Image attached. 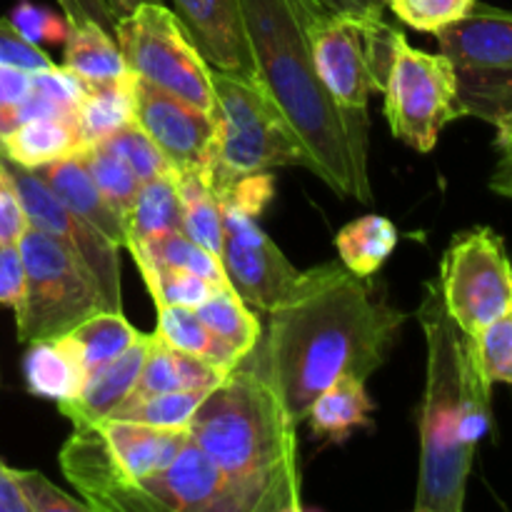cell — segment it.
<instances>
[{"label":"cell","mask_w":512,"mask_h":512,"mask_svg":"<svg viewBox=\"0 0 512 512\" xmlns=\"http://www.w3.org/2000/svg\"><path fill=\"white\" fill-rule=\"evenodd\" d=\"M33 90V73L0 65V108H20Z\"/></svg>","instance_id":"681fc988"},{"label":"cell","mask_w":512,"mask_h":512,"mask_svg":"<svg viewBox=\"0 0 512 512\" xmlns=\"http://www.w3.org/2000/svg\"><path fill=\"white\" fill-rule=\"evenodd\" d=\"M373 400L365 390V380L340 378L323 390L310 405V428L318 438H328L330 443H340L355 428H368Z\"/></svg>","instance_id":"484cf974"},{"label":"cell","mask_w":512,"mask_h":512,"mask_svg":"<svg viewBox=\"0 0 512 512\" xmlns=\"http://www.w3.org/2000/svg\"><path fill=\"white\" fill-rule=\"evenodd\" d=\"M473 343L490 383L512 385V310L493 320Z\"/></svg>","instance_id":"ab89813d"},{"label":"cell","mask_w":512,"mask_h":512,"mask_svg":"<svg viewBox=\"0 0 512 512\" xmlns=\"http://www.w3.org/2000/svg\"><path fill=\"white\" fill-rule=\"evenodd\" d=\"M0 165L8 173L20 203H23L28 225L43 230L58 240L80 268L90 275L105 310L123 313V288H120V255L118 245L110 243L103 233L85 223L83 218L65 208L53 190L35 175V170L23 168L0 153Z\"/></svg>","instance_id":"7c38bea8"},{"label":"cell","mask_w":512,"mask_h":512,"mask_svg":"<svg viewBox=\"0 0 512 512\" xmlns=\"http://www.w3.org/2000/svg\"><path fill=\"white\" fill-rule=\"evenodd\" d=\"M65 338L70 340L78 358L83 360L85 370L90 373L98 365L108 363V360L125 353L130 345H135L143 338V333L135 325H130L123 313L100 310V313L90 315L88 320L75 325Z\"/></svg>","instance_id":"1f68e13d"},{"label":"cell","mask_w":512,"mask_h":512,"mask_svg":"<svg viewBox=\"0 0 512 512\" xmlns=\"http://www.w3.org/2000/svg\"><path fill=\"white\" fill-rule=\"evenodd\" d=\"M403 323V310L375 298L368 278L343 263L300 270L268 313L260 338L268 375L290 418L303 423L335 380H368L388 360Z\"/></svg>","instance_id":"6da1fadb"},{"label":"cell","mask_w":512,"mask_h":512,"mask_svg":"<svg viewBox=\"0 0 512 512\" xmlns=\"http://www.w3.org/2000/svg\"><path fill=\"white\" fill-rule=\"evenodd\" d=\"M173 230H183V200L178 190V173L170 168L140 183L130 213L125 215V248Z\"/></svg>","instance_id":"d4e9b609"},{"label":"cell","mask_w":512,"mask_h":512,"mask_svg":"<svg viewBox=\"0 0 512 512\" xmlns=\"http://www.w3.org/2000/svg\"><path fill=\"white\" fill-rule=\"evenodd\" d=\"M210 390H168V393L125 398L108 418L130 420V423L153 425V428H188L195 410Z\"/></svg>","instance_id":"e575fe53"},{"label":"cell","mask_w":512,"mask_h":512,"mask_svg":"<svg viewBox=\"0 0 512 512\" xmlns=\"http://www.w3.org/2000/svg\"><path fill=\"white\" fill-rule=\"evenodd\" d=\"M0 512H30L18 483H15L13 470L3 460H0Z\"/></svg>","instance_id":"f907efd6"},{"label":"cell","mask_w":512,"mask_h":512,"mask_svg":"<svg viewBox=\"0 0 512 512\" xmlns=\"http://www.w3.org/2000/svg\"><path fill=\"white\" fill-rule=\"evenodd\" d=\"M400 233L393 220L383 215H363L335 235L340 263L360 278H370L383 268L398 248Z\"/></svg>","instance_id":"f1b7e54d"},{"label":"cell","mask_w":512,"mask_h":512,"mask_svg":"<svg viewBox=\"0 0 512 512\" xmlns=\"http://www.w3.org/2000/svg\"><path fill=\"white\" fill-rule=\"evenodd\" d=\"M418 320L428 345V370L420 405V475L415 512H460L475 453L458 438L463 330L445 308L438 278L425 283Z\"/></svg>","instance_id":"277c9868"},{"label":"cell","mask_w":512,"mask_h":512,"mask_svg":"<svg viewBox=\"0 0 512 512\" xmlns=\"http://www.w3.org/2000/svg\"><path fill=\"white\" fill-rule=\"evenodd\" d=\"M85 375L88 370L65 335L28 343V353L23 358V378L28 393L35 398L53 400V403L73 400L83 388Z\"/></svg>","instance_id":"7402d4cb"},{"label":"cell","mask_w":512,"mask_h":512,"mask_svg":"<svg viewBox=\"0 0 512 512\" xmlns=\"http://www.w3.org/2000/svg\"><path fill=\"white\" fill-rule=\"evenodd\" d=\"M145 350H148V335L130 345L125 353L108 363L98 365L85 375V383L73 400L58 403L60 413L73 425H90L108 418L138 383L140 368H143Z\"/></svg>","instance_id":"d6986e66"},{"label":"cell","mask_w":512,"mask_h":512,"mask_svg":"<svg viewBox=\"0 0 512 512\" xmlns=\"http://www.w3.org/2000/svg\"><path fill=\"white\" fill-rule=\"evenodd\" d=\"M238 8L255 75L298 135L310 173L340 198L373 203L368 113L340 108L315 68L308 25L323 5L318 0H238Z\"/></svg>","instance_id":"7a4b0ae2"},{"label":"cell","mask_w":512,"mask_h":512,"mask_svg":"<svg viewBox=\"0 0 512 512\" xmlns=\"http://www.w3.org/2000/svg\"><path fill=\"white\" fill-rule=\"evenodd\" d=\"M490 190L512 200V145H500V160L490 175Z\"/></svg>","instance_id":"f5cc1de1"},{"label":"cell","mask_w":512,"mask_h":512,"mask_svg":"<svg viewBox=\"0 0 512 512\" xmlns=\"http://www.w3.org/2000/svg\"><path fill=\"white\" fill-rule=\"evenodd\" d=\"M133 260L140 268L145 285H148V293L153 298L155 308L158 305H180V308L195 310L220 290L218 285L190 273V270L170 268V265L145 258V255H135Z\"/></svg>","instance_id":"d590c367"},{"label":"cell","mask_w":512,"mask_h":512,"mask_svg":"<svg viewBox=\"0 0 512 512\" xmlns=\"http://www.w3.org/2000/svg\"><path fill=\"white\" fill-rule=\"evenodd\" d=\"M18 248L25 268L23 303L15 310L20 343L68 335L105 310L90 275L58 240L28 225Z\"/></svg>","instance_id":"8992f818"},{"label":"cell","mask_w":512,"mask_h":512,"mask_svg":"<svg viewBox=\"0 0 512 512\" xmlns=\"http://www.w3.org/2000/svg\"><path fill=\"white\" fill-rule=\"evenodd\" d=\"M383 95L393 135L418 153H430L445 125L463 115L458 75L448 55L413 48L400 30L393 35Z\"/></svg>","instance_id":"30bf717a"},{"label":"cell","mask_w":512,"mask_h":512,"mask_svg":"<svg viewBox=\"0 0 512 512\" xmlns=\"http://www.w3.org/2000/svg\"><path fill=\"white\" fill-rule=\"evenodd\" d=\"M60 468L90 510L160 512L140 483L120 468L98 423L73 425L60 450Z\"/></svg>","instance_id":"9a60e30c"},{"label":"cell","mask_w":512,"mask_h":512,"mask_svg":"<svg viewBox=\"0 0 512 512\" xmlns=\"http://www.w3.org/2000/svg\"><path fill=\"white\" fill-rule=\"evenodd\" d=\"M383 18L318 10L308 25L315 68L335 103L365 113L373 90L383 93L393 58V35Z\"/></svg>","instance_id":"9c48e42d"},{"label":"cell","mask_w":512,"mask_h":512,"mask_svg":"<svg viewBox=\"0 0 512 512\" xmlns=\"http://www.w3.org/2000/svg\"><path fill=\"white\" fill-rule=\"evenodd\" d=\"M35 175L53 190V195L65 208H70L78 218L93 225L110 243H115L118 248L128 245L123 218L115 213L113 205L100 193L80 150L68 158L55 160V163L40 165V168H35Z\"/></svg>","instance_id":"ac0fdd59"},{"label":"cell","mask_w":512,"mask_h":512,"mask_svg":"<svg viewBox=\"0 0 512 512\" xmlns=\"http://www.w3.org/2000/svg\"><path fill=\"white\" fill-rule=\"evenodd\" d=\"M130 255H145V258L155 260V263L170 265V268H183L190 273L200 275V278L210 280L218 288H230L228 275H225L223 260L190 240L183 230H173V233H160L148 240L130 245Z\"/></svg>","instance_id":"836d02e7"},{"label":"cell","mask_w":512,"mask_h":512,"mask_svg":"<svg viewBox=\"0 0 512 512\" xmlns=\"http://www.w3.org/2000/svg\"><path fill=\"white\" fill-rule=\"evenodd\" d=\"M143 3H163V0H108L110 10H113L118 18L120 15H128L130 10H135L138 5H143Z\"/></svg>","instance_id":"db71d44e"},{"label":"cell","mask_w":512,"mask_h":512,"mask_svg":"<svg viewBox=\"0 0 512 512\" xmlns=\"http://www.w3.org/2000/svg\"><path fill=\"white\" fill-rule=\"evenodd\" d=\"M330 13H353L365 18H383V10L388 8L385 0H318Z\"/></svg>","instance_id":"816d5d0a"},{"label":"cell","mask_w":512,"mask_h":512,"mask_svg":"<svg viewBox=\"0 0 512 512\" xmlns=\"http://www.w3.org/2000/svg\"><path fill=\"white\" fill-rule=\"evenodd\" d=\"M63 68L85 85L118 83L130 75L115 35L98 23H68Z\"/></svg>","instance_id":"cb8c5ba5"},{"label":"cell","mask_w":512,"mask_h":512,"mask_svg":"<svg viewBox=\"0 0 512 512\" xmlns=\"http://www.w3.org/2000/svg\"><path fill=\"white\" fill-rule=\"evenodd\" d=\"M25 228H28V218H25L23 203H20L5 168L0 165V245L18 243Z\"/></svg>","instance_id":"7dc6e473"},{"label":"cell","mask_w":512,"mask_h":512,"mask_svg":"<svg viewBox=\"0 0 512 512\" xmlns=\"http://www.w3.org/2000/svg\"><path fill=\"white\" fill-rule=\"evenodd\" d=\"M493 383L480 365L478 350L470 335L463 333L460 340V410H458V438L468 450L480 445V440L493 428Z\"/></svg>","instance_id":"4316f807"},{"label":"cell","mask_w":512,"mask_h":512,"mask_svg":"<svg viewBox=\"0 0 512 512\" xmlns=\"http://www.w3.org/2000/svg\"><path fill=\"white\" fill-rule=\"evenodd\" d=\"M33 90L53 105H58L63 113L75 115V108H78L88 85L78 75L70 73L68 68L55 65V68L43 70V73H33Z\"/></svg>","instance_id":"f6af8a7d"},{"label":"cell","mask_w":512,"mask_h":512,"mask_svg":"<svg viewBox=\"0 0 512 512\" xmlns=\"http://www.w3.org/2000/svg\"><path fill=\"white\" fill-rule=\"evenodd\" d=\"M68 23H98L113 33L118 15L110 10L108 0H58Z\"/></svg>","instance_id":"c3c4849f"},{"label":"cell","mask_w":512,"mask_h":512,"mask_svg":"<svg viewBox=\"0 0 512 512\" xmlns=\"http://www.w3.org/2000/svg\"><path fill=\"white\" fill-rule=\"evenodd\" d=\"M175 15L215 70L255 75L238 0H173Z\"/></svg>","instance_id":"e0dca14e"},{"label":"cell","mask_w":512,"mask_h":512,"mask_svg":"<svg viewBox=\"0 0 512 512\" xmlns=\"http://www.w3.org/2000/svg\"><path fill=\"white\" fill-rule=\"evenodd\" d=\"M133 113V73L118 83L88 85L75 108V123H78L83 145L110 138L120 128L135 123Z\"/></svg>","instance_id":"f546056e"},{"label":"cell","mask_w":512,"mask_h":512,"mask_svg":"<svg viewBox=\"0 0 512 512\" xmlns=\"http://www.w3.org/2000/svg\"><path fill=\"white\" fill-rule=\"evenodd\" d=\"M130 73L155 88L213 113V65L203 58L183 20L163 3H143L113 28Z\"/></svg>","instance_id":"52a82bcc"},{"label":"cell","mask_w":512,"mask_h":512,"mask_svg":"<svg viewBox=\"0 0 512 512\" xmlns=\"http://www.w3.org/2000/svg\"><path fill=\"white\" fill-rule=\"evenodd\" d=\"M0 65L25 70V73H43V70L55 68L50 55L40 45L23 38L8 18H0Z\"/></svg>","instance_id":"7bdbcfd3"},{"label":"cell","mask_w":512,"mask_h":512,"mask_svg":"<svg viewBox=\"0 0 512 512\" xmlns=\"http://www.w3.org/2000/svg\"><path fill=\"white\" fill-rule=\"evenodd\" d=\"M440 53L458 75L463 115L498 123L512 110V10L490 8L475 0L458 23L435 33Z\"/></svg>","instance_id":"ba28073f"},{"label":"cell","mask_w":512,"mask_h":512,"mask_svg":"<svg viewBox=\"0 0 512 512\" xmlns=\"http://www.w3.org/2000/svg\"><path fill=\"white\" fill-rule=\"evenodd\" d=\"M158 328L155 335L165 340L170 348L180 350L185 355H195L208 363L220 365L225 370H233L245 355L230 348L228 343L213 335L208 325L198 318L193 308H180V305H158Z\"/></svg>","instance_id":"83f0119b"},{"label":"cell","mask_w":512,"mask_h":512,"mask_svg":"<svg viewBox=\"0 0 512 512\" xmlns=\"http://www.w3.org/2000/svg\"><path fill=\"white\" fill-rule=\"evenodd\" d=\"M495 128H498V148L500 145H512V110L495 123Z\"/></svg>","instance_id":"11a10c76"},{"label":"cell","mask_w":512,"mask_h":512,"mask_svg":"<svg viewBox=\"0 0 512 512\" xmlns=\"http://www.w3.org/2000/svg\"><path fill=\"white\" fill-rule=\"evenodd\" d=\"M215 160L213 193L233 180L275 168H308L305 150L258 75L213 68Z\"/></svg>","instance_id":"5b68a950"},{"label":"cell","mask_w":512,"mask_h":512,"mask_svg":"<svg viewBox=\"0 0 512 512\" xmlns=\"http://www.w3.org/2000/svg\"><path fill=\"white\" fill-rule=\"evenodd\" d=\"M160 512H233L223 473L188 435L173 463L140 483Z\"/></svg>","instance_id":"2e32d148"},{"label":"cell","mask_w":512,"mask_h":512,"mask_svg":"<svg viewBox=\"0 0 512 512\" xmlns=\"http://www.w3.org/2000/svg\"><path fill=\"white\" fill-rule=\"evenodd\" d=\"M388 8L420 33H438L473 10L475 0H385Z\"/></svg>","instance_id":"f35d334b"},{"label":"cell","mask_w":512,"mask_h":512,"mask_svg":"<svg viewBox=\"0 0 512 512\" xmlns=\"http://www.w3.org/2000/svg\"><path fill=\"white\" fill-rule=\"evenodd\" d=\"M195 313L208 325L210 333L218 335L223 343L238 350L240 355H248L265 333L260 315L253 308H248L233 288H220L213 298L195 308Z\"/></svg>","instance_id":"d6a6232c"},{"label":"cell","mask_w":512,"mask_h":512,"mask_svg":"<svg viewBox=\"0 0 512 512\" xmlns=\"http://www.w3.org/2000/svg\"><path fill=\"white\" fill-rule=\"evenodd\" d=\"M103 143L108 145L113 153H118L120 158H123V163L128 165L130 173H133L140 183H145V180H150V178H155V175L170 170L168 160L163 158V153L155 148L153 140H150L148 135H145L135 123L120 128L118 133H113L110 138H105Z\"/></svg>","instance_id":"74e56055"},{"label":"cell","mask_w":512,"mask_h":512,"mask_svg":"<svg viewBox=\"0 0 512 512\" xmlns=\"http://www.w3.org/2000/svg\"><path fill=\"white\" fill-rule=\"evenodd\" d=\"M10 23L18 28V33L23 38H28L30 43H65V35H68V18L65 15L50 13L48 8H40V5L23 3L15 5L8 15Z\"/></svg>","instance_id":"b9f144b4"},{"label":"cell","mask_w":512,"mask_h":512,"mask_svg":"<svg viewBox=\"0 0 512 512\" xmlns=\"http://www.w3.org/2000/svg\"><path fill=\"white\" fill-rule=\"evenodd\" d=\"M25 293V268L18 243L0 245V305L18 310Z\"/></svg>","instance_id":"bcb514c9"},{"label":"cell","mask_w":512,"mask_h":512,"mask_svg":"<svg viewBox=\"0 0 512 512\" xmlns=\"http://www.w3.org/2000/svg\"><path fill=\"white\" fill-rule=\"evenodd\" d=\"M98 425L120 468L135 483H143L145 478L168 468L190 435L188 428H153V425L118 418H103L98 420Z\"/></svg>","instance_id":"ffe728a7"},{"label":"cell","mask_w":512,"mask_h":512,"mask_svg":"<svg viewBox=\"0 0 512 512\" xmlns=\"http://www.w3.org/2000/svg\"><path fill=\"white\" fill-rule=\"evenodd\" d=\"M223 208V260L230 288L248 308L268 315L298 280L300 270L258 225L255 215L233 205Z\"/></svg>","instance_id":"4fadbf2b"},{"label":"cell","mask_w":512,"mask_h":512,"mask_svg":"<svg viewBox=\"0 0 512 512\" xmlns=\"http://www.w3.org/2000/svg\"><path fill=\"white\" fill-rule=\"evenodd\" d=\"M85 165H88L90 175H93L95 185L100 188V193L105 195L110 205L115 208V213L123 218L130 213V205H133L135 193L140 188V180L130 173L128 165L123 163L118 153L108 148V145L100 140V143H88L80 148Z\"/></svg>","instance_id":"8d00e7d4"},{"label":"cell","mask_w":512,"mask_h":512,"mask_svg":"<svg viewBox=\"0 0 512 512\" xmlns=\"http://www.w3.org/2000/svg\"><path fill=\"white\" fill-rule=\"evenodd\" d=\"M273 193H275L273 173H255V175H245V178L233 180V183L220 188L215 195H218L220 205H233V208L258 218V215L268 208L270 200H273Z\"/></svg>","instance_id":"ee69618b"},{"label":"cell","mask_w":512,"mask_h":512,"mask_svg":"<svg viewBox=\"0 0 512 512\" xmlns=\"http://www.w3.org/2000/svg\"><path fill=\"white\" fill-rule=\"evenodd\" d=\"M230 370L208 363L195 355L170 348L160 335H148L143 368L130 398L168 393V390H213L228 378Z\"/></svg>","instance_id":"44dd1931"},{"label":"cell","mask_w":512,"mask_h":512,"mask_svg":"<svg viewBox=\"0 0 512 512\" xmlns=\"http://www.w3.org/2000/svg\"><path fill=\"white\" fill-rule=\"evenodd\" d=\"M438 283L455 325L478 338L512 310V263L503 238L490 228L455 235L440 260Z\"/></svg>","instance_id":"8fae6325"},{"label":"cell","mask_w":512,"mask_h":512,"mask_svg":"<svg viewBox=\"0 0 512 512\" xmlns=\"http://www.w3.org/2000/svg\"><path fill=\"white\" fill-rule=\"evenodd\" d=\"M80 148H83V138H80L75 118H60V115L23 120L0 140V153L30 170L68 158Z\"/></svg>","instance_id":"603a6c76"},{"label":"cell","mask_w":512,"mask_h":512,"mask_svg":"<svg viewBox=\"0 0 512 512\" xmlns=\"http://www.w3.org/2000/svg\"><path fill=\"white\" fill-rule=\"evenodd\" d=\"M15 483L23 493L30 512H83L90 510L83 498H73L65 490L55 488L38 470H13Z\"/></svg>","instance_id":"60d3db41"},{"label":"cell","mask_w":512,"mask_h":512,"mask_svg":"<svg viewBox=\"0 0 512 512\" xmlns=\"http://www.w3.org/2000/svg\"><path fill=\"white\" fill-rule=\"evenodd\" d=\"M178 190L183 200V233L213 255L223 253V208L213 193L210 170L178 173Z\"/></svg>","instance_id":"4dcf8cb0"},{"label":"cell","mask_w":512,"mask_h":512,"mask_svg":"<svg viewBox=\"0 0 512 512\" xmlns=\"http://www.w3.org/2000/svg\"><path fill=\"white\" fill-rule=\"evenodd\" d=\"M135 125L155 143L175 173L213 168L215 118L133 73Z\"/></svg>","instance_id":"5bb4252c"},{"label":"cell","mask_w":512,"mask_h":512,"mask_svg":"<svg viewBox=\"0 0 512 512\" xmlns=\"http://www.w3.org/2000/svg\"><path fill=\"white\" fill-rule=\"evenodd\" d=\"M188 430L223 473L233 512L305 508L298 423L275 393L263 345H255L228 378L205 395Z\"/></svg>","instance_id":"3957f363"}]
</instances>
